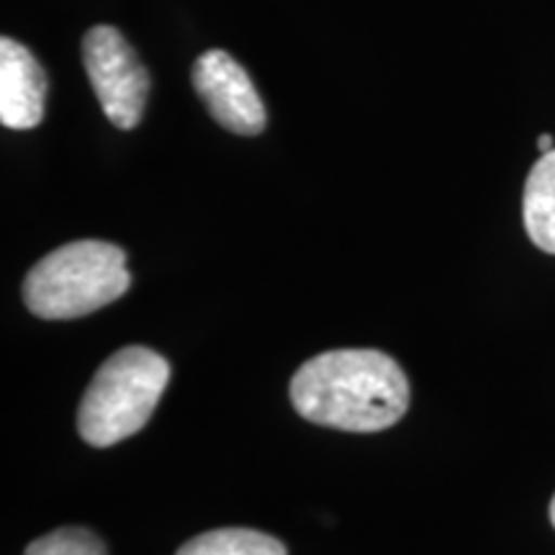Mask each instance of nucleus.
<instances>
[{
	"label": "nucleus",
	"mask_w": 555,
	"mask_h": 555,
	"mask_svg": "<svg viewBox=\"0 0 555 555\" xmlns=\"http://www.w3.org/2000/svg\"><path fill=\"white\" fill-rule=\"evenodd\" d=\"M291 401L314 425L380 433L406 414L409 380L380 350H330L298 367Z\"/></svg>",
	"instance_id": "nucleus-1"
},
{
	"label": "nucleus",
	"mask_w": 555,
	"mask_h": 555,
	"mask_svg": "<svg viewBox=\"0 0 555 555\" xmlns=\"http://www.w3.org/2000/svg\"><path fill=\"white\" fill-rule=\"evenodd\" d=\"M131 286L127 253L111 242L80 240L57 247L29 270L24 304L39 319L93 314Z\"/></svg>",
	"instance_id": "nucleus-2"
},
{
	"label": "nucleus",
	"mask_w": 555,
	"mask_h": 555,
	"mask_svg": "<svg viewBox=\"0 0 555 555\" xmlns=\"http://www.w3.org/2000/svg\"><path fill=\"white\" fill-rule=\"evenodd\" d=\"M170 384V363L150 347H124L99 367L78 409L80 437L108 448L150 422Z\"/></svg>",
	"instance_id": "nucleus-3"
},
{
	"label": "nucleus",
	"mask_w": 555,
	"mask_h": 555,
	"mask_svg": "<svg viewBox=\"0 0 555 555\" xmlns=\"http://www.w3.org/2000/svg\"><path fill=\"white\" fill-rule=\"evenodd\" d=\"M82 65L106 119L134 129L150 95V75L137 52L114 26H93L82 39Z\"/></svg>",
	"instance_id": "nucleus-4"
},
{
	"label": "nucleus",
	"mask_w": 555,
	"mask_h": 555,
	"mask_svg": "<svg viewBox=\"0 0 555 555\" xmlns=\"http://www.w3.org/2000/svg\"><path fill=\"white\" fill-rule=\"evenodd\" d=\"M193 88L206 103L208 114L221 127L242 137L266 129V106L237 60L221 50H208L193 65Z\"/></svg>",
	"instance_id": "nucleus-5"
},
{
	"label": "nucleus",
	"mask_w": 555,
	"mask_h": 555,
	"mask_svg": "<svg viewBox=\"0 0 555 555\" xmlns=\"http://www.w3.org/2000/svg\"><path fill=\"white\" fill-rule=\"evenodd\" d=\"M47 75L16 39H0V121L9 129H34L44 119Z\"/></svg>",
	"instance_id": "nucleus-6"
},
{
	"label": "nucleus",
	"mask_w": 555,
	"mask_h": 555,
	"mask_svg": "<svg viewBox=\"0 0 555 555\" xmlns=\"http://www.w3.org/2000/svg\"><path fill=\"white\" fill-rule=\"evenodd\" d=\"M522 217L530 240L555 255V150L545 152L527 176Z\"/></svg>",
	"instance_id": "nucleus-7"
},
{
	"label": "nucleus",
	"mask_w": 555,
	"mask_h": 555,
	"mask_svg": "<svg viewBox=\"0 0 555 555\" xmlns=\"http://www.w3.org/2000/svg\"><path fill=\"white\" fill-rule=\"evenodd\" d=\"M176 555H288L286 545L266 532L224 527L193 538Z\"/></svg>",
	"instance_id": "nucleus-8"
},
{
	"label": "nucleus",
	"mask_w": 555,
	"mask_h": 555,
	"mask_svg": "<svg viewBox=\"0 0 555 555\" xmlns=\"http://www.w3.org/2000/svg\"><path fill=\"white\" fill-rule=\"evenodd\" d=\"M24 555H108L103 540L86 527H62L34 540Z\"/></svg>",
	"instance_id": "nucleus-9"
},
{
	"label": "nucleus",
	"mask_w": 555,
	"mask_h": 555,
	"mask_svg": "<svg viewBox=\"0 0 555 555\" xmlns=\"http://www.w3.org/2000/svg\"><path fill=\"white\" fill-rule=\"evenodd\" d=\"M553 144H555V142H553V137H551V134H540V137H538V150L543 152V155H545V152L555 150Z\"/></svg>",
	"instance_id": "nucleus-10"
},
{
	"label": "nucleus",
	"mask_w": 555,
	"mask_h": 555,
	"mask_svg": "<svg viewBox=\"0 0 555 555\" xmlns=\"http://www.w3.org/2000/svg\"><path fill=\"white\" fill-rule=\"evenodd\" d=\"M551 522L555 527V496H553V502H551Z\"/></svg>",
	"instance_id": "nucleus-11"
}]
</instances>
